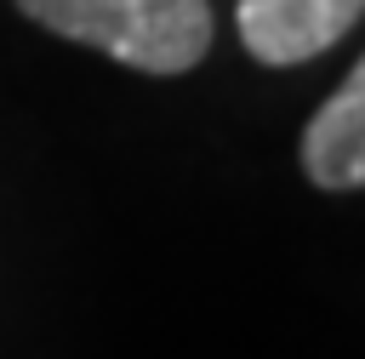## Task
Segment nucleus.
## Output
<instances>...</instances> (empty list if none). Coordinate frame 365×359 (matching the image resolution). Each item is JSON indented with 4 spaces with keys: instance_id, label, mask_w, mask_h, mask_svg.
Returning <instances> with one entry per match:
<instances>
[{
    "instance_id": "nucleus-1",
    "label": "nucleus",
    "mask_w": 365,
    "mask_h": 359,
    "mask_svg": "<svg viewBox=\"0 0 365 359\" xmlns=\"http://www.w3.org/2000/svg\"><path fill=\"white\" fill-rule=\"evenodd\" d=\"M17 11L137 74H188L211 51L205 0H17Z\"/></svg>"
},
{
    "instance_id": "nucleus-3",
    "label": "nucleus",
    "mask_w": 365,
    "mask_h": 359,
    "mask_svg": "<svg viewBox=\"0 0 365 359\" xmlns=\"http://www.w3.org/2000/svg\"><path fill=\"white\" fill-rule=\"evenodd\" d=\"M302 171L325 194L365 188V57L302 125Z\"/></svg>"
},
{
    "instance_id": "nucleus-2",
    "label": "nucleus",
    "mask_w": 365,
    "mask_h": 359,
    "mask_svg": "<svg viewBox=\"0 0 365 359\" xmlns=\"http://www.w3.org/2000/svg\"><path fill=\"white\" fill-rule=\"evenodd\" d=\"M359 17L365 0H240L234 11L245 51L268 68H291L331 51Z\"/></svg>"
}]
</instances>
